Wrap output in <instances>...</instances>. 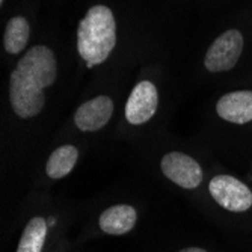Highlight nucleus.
I'll return each mask as SVG.
<instances>
[{
    "instance_id": "1a4fd4ad",
    "label": "nucleus",
    "mask_w": 252,
    "mask_h": 252,
    "mask_svg": "<svg viewBox=\"0 0 252 252\" xmlns=\"http://www.w3.org/2000/svg\"><path fill=\"white\" fill-rule=\"evenodd\" d=\"M196 210L215 223H230L252 213V189L240 177L228 172L219 163L210 169Z\"/></svg>"
},
{
    "instance_id": "9b49d317",
    "label": "nucleus",
    "mask_w": 252,
    "mask_h": 252,
    "mask_svg": "<svg viewBox=\"0 0 252 252\" xmlns=\"http://www.w3.org/2000/svg\"><path fill=\"white\" fill-rule=\"evenodd\" d=\"M33 33L32 18L26 14H15L8 18L3 31V52L8 58H20L31 47Z\"/></svg>"
},
{
    "instance_id": "4468645a",
    "label": "nucleus",
    "mask_w": 252,
    "mask_h": 252,
    "mask_svg": "<svg viewBox=\"0 0 252 252\" xmlns=\"http://www.w3.org/2000/svg\"><path fill=\"white\" fill-rule=\"evenodd\" d=\"M71 252H82V248H79V246H76Z\"/></svg>"
},
{
    "instance_id": "9d476101",
    "label": "nucleus",
    "mask_w": 252,
    "mask_h": 252,
    "mask_svg": "<svg viewBox=\"0 0 252 252\" xmlns=\"http://www.w3.org/2000/svg\"><path fill=\"white\" fill-rule=\"evenodd\" d=\"M245 35L237 28L222 31L207 45L202 55V70L210 77H220L234 71L245 52Z\"/></svg>"
},
{
    "instance_id": "6e6552de",
    "label": "nucleus",
    "mask_w": 252,
    "mask_h": 252,
    "mask_svg": "<svg viewBox=\"0 0 252 252\" xmlns=\"http://www.w3.org/2000/svg\"><path fill=\"white\" fill-rule=\"evenodd\" d=\"M94 148L85 137H52L29 171L28 192L52 193L58 183L70 177Z\"/></svg>"
},
{
    "instance_id": "39448f33",
    "label": "nucleus",
    "mask_w": 252,
    "mask_h": 252,
    "mask_svg": "<svg viewBox=\"0 0 252 252\" xmlns=\"http://www.w3.org/2000/svg\"><path fill=\"white\" fill-rule=\"evenodd\" d=\"M127 93L128 91L120 85L118 76L106 77L103 85L95 86L82 95L52 137H85L95 147L112 139Z\"/></svg>"
},
{
    "instance_id": "f03ea898",
    "label": "nucleus",
    "mask_w": 252,
    "mask_h": 252,
    "mask_svg": "<svg viewBox=\"0 0 252 252\" xmlns=\"http://www.w3.org/2000/svg\"><path fill=\"white\" fill-rule=\"evenodd\" d=\"M134 158L153 178L196 209L216 154L198 134L181 137L158 130L131 148Z\"/></svg>"
},
{
    "instance_id": "423d86ee",
    "label": "nucleus",
    "mask_w": 252,
    "mask_h": 252,
    "mask_svg": "<svg viewBox=\"0 0 252 252\" xmlns=\"http://www.w3.org/2000/svg\"><path fill=\"white\" fill-rule=\"evenodd\" d=\"M147 215V201L141 196L118 192L104 193L82 204L80 233L74 239L82 248L85 243L104 237L133 236Z\"/></svg>"
},
{
    "instance_id": "ddd939ff",
    "label": "nucleus",
    "mask_w": 252,
    "mask_h": 252,
    "mask_svg": "<svg viewBox=\"0 0 252 252\" xmlns=\"http://www.w3.org/2000/svg\"><path fill=\"white\" fill-rule=\"evenodd\" d=\"M74 239H70V236H65L61 240H58L53 246H50L45 252H71L76 248Z\"/></svg>"
},
{
    "instance_id": "f257e3e1",
    "label": "nucleus",
    "mask_w": 252,
    "mask_h": 252,
    "mask_svg": "<svg viewBox=\"0 0 252 252\" xmlns=\"http://www.w3.org/2000/svg\"><path fill=\"white\" fill-rule=\"evenodd\" d=\"M65 91L59 53L50 42H35L17 59L0 113L3 180L28 181L33 162L63 121Z\"/></svg>"
},
{
    "instance_id": "0eeeda50",
    "label": "nucleus",
    "mask_w": 252,
    "mask_h": 252,
    "mask_svg": "<svg viewBox=\"0 0 252 252\" xmlns=\"http://www.w3.org/2000/svg\"><path fill=\"white\" fill-rule=\"evenodd\" d=\"M121 45L120 20L115 8L106 2L91 5L77 23L76 52L83 66L97 70L118 56Z\"/></svg>"
},
{
    "instance_id": "20e7f679",
    "label": "nucleus",
    "mask_w": 252,
    "mask_h": 252,
    "mask_svg": "<svg viewBox=\"0 0 252 252\" xmlns=\"http://www.w3.org/2000/svg\"><path fill=\"white\" fill-rule=\"evenodd\" d=\"M171 113L163 77L154 68H145L128 89L112 141L133 148L153 133L168 128Z\"/></svg>"
},
{
    "instance_id": "f8f14e48",
    "label": "nucleus",
    "mask_w": 252,
    "mask_h": 252,
    "mask_svg": "<svg viewBox=\"0 0 252 252\" xmlns=\"http://www.w3.org/2000/svg\"><path fill=\"white\" fill-rule=\"evenodd\" d=\"M156 252H218L215 246L204 243L202 240H188V242H177L160 248Z\"/></svg>"
},
{
    "instance_id": "7ed1b4c3",
    "label": "nucleus",
    "mask_w": 252,
    "mask_h": 252,
    "mask_svg": "<svg viewBox=\"0 0 252 252\" xmlns=\"http://www.w3.org/2000/svg\"><path fill=\"white\" fill-rule=\"evenodd\" d=\"M82 202L53 193L26 192L17 210L18 237L14 252H45L70 234L80 219Z\"/></svg>"
}]
</instances>
